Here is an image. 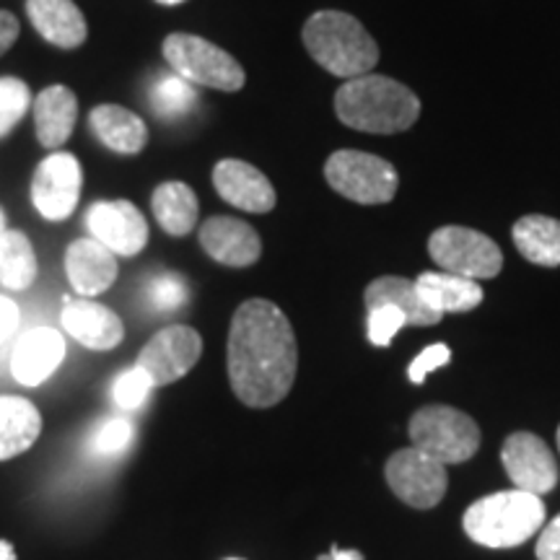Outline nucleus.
I'll list each match as a JSON object with an SVG mask.
<instances>
[{"mask_svg": "<svg viewBox=\"0 0 560 560\" xmlns=\"http://www.w3.org/2000/svg\"><path fill=\"white\" fill-rule=\"evenodd\" d=\"M229 382L249 408H272L296 380L299 348L289 317L268 299H249L234 312L226 342Z\"/></svg>", "mask_w": 560, "mask_h": 560, "instance_id": "1", "label": "nucleus"}, {"mask_svg": "<svg viewBox=\"0 0 560 560\" xmlns=\"http://www.w3.org/2000/svg\"><path fill=\"white\" fill-rule=\"evenodd\" d=\"M335 115L346 128L371 136H395L418 122L420 100L400 81L366 73L338 89Z\"/></svg>", "mask_w": 560, "mask_h": 560, "instance_id": "2", "label": "nucleus"}, {"mask_svg": "<svg viewBox=\"0 0 560 560\" xmlns=\"http://www.w3.org/2000/svg\"><path fill=\"white\" fill-rule=\"evenodd\" d=\"M301 39L312 60H317V66L338 79L350 81L374 73L380 62V47L374 37L350 13L317 11L306 19Z\"/></svg>", "mask_w": 560, "mask_h": 560, "instance_id": "3", "label": "nucleus"}, {"mask_svg": "<svg viewBox=\"0 0 560 560\" xmlns=\"http://www.w3.org/2000/svg\"><path fill=\"white\" fill-rule=\"evenodd\" d=\"M465 532L470 540L486 548H516L540 532L545 503L527 490H501L475 501L465 511Z\"/></svg>", "mask_w": 560, "mask_h": 560, "instance_id": "4", "label": "nucleus"}, {"mask_svg": "<svg viewBox=\"0 0 560 560\" xmlns=\"http://www.w3.org/2000/svg\"><path fill=\"white\" fill-rule=\"evenodd\" d=\"M164 60L172 70L195 86L215 91H240L247 83V73L240 60L213 42L195 37V34L174 32L164 39Z\"/></svg>", "mask_w": 560, "mask_h": 560, "instance_id": "5", "label": "nucleus"}, {"mask_svg": "<svg viewBox=\"0 0 560 560\" xmlns=\"http://www.w3.org/2000/svg\"><path fill=\"white\" fill-rule=\"evenodd\" d=\"M410 441L441 465H459L475 457L480 446L478 423L450 405H425L410 418Z\"/></svg>", "mask_w": 560, "mask_h": 560, "instance_id": "6", "label": "nucleus"}, {"mask_svg": "<svg viewBox=\"0 0 560 560\" xmlns=\"http://www.w3.org/2000/svg\"><path fill=\"white\" fill-rule=\"evenodd\" d=\"M325 179L342 198L359 202V206H384L397 195L395 166L382 156L363 151H335L325 161Z\"/></svg>", "mask_w": 560, "mask_h": 560, "instance_id": "7", "label": "nucleus"}, {"mask_svg": "<svg viewBox=\"0 0 560 560\" xmlns=\"http://www.w3.org/2000/svg\"><path fill=\"white\" fill-rule=\"evenodd\" d=\"M431 260L444 272L470 280L495 278L503 268V255L490 236L467 226H444L429 240Z\"/></svg>", "mask_w": 560, "mask_h": 560, "instance_id": "8", "label": "nucleus"}, {"mask_svg": "<svg viewBox=\"0 0 560 560\" xmlns=\"http://www.w3.org/2000/svg\"><path fill=\"white\" fill-rule=\"evenodd\" d=\"M384 475H387L389 488L395 490L397 499H402L412 509H433L444 499L446 486H450L446 465L416 446L392 454Z\"/></svg>", "mask_w": 560, "mask_h": 560, "instance_id": "9", "label": "nucleus"}, {"mask_svg": "<svg viewBox=\"0 0 560 560\" xmlns=\"http://www.w3.org/2000/svg\"><path fill=\"white\" fill-rule=\"evenodd\" d=\"M202 338L198 330L187 325H172L159 330L140 350L138 363L149 374L153 387H164L190 374V369L200 361Z\"/></svg>", "mask_w": 560, "mask_h": 560, "instance_id": "10", "label": "nucleus"}, {"mask_svg": "<svg viewBox=\"0 0 560 560\" xmlns=\"http://www.w3.org/2000/svg\"><path fill=\"white\" fill-rule=\"evenodd\" d=\"M81 190L83 170L73 153H50L34 172L32 200L47 221H66L79 206Z\"/></svg>", "mask_w": 560, "mask_h": 560, "instance_id": "11", "label": "nucleus"}, {"mask_svg": "<svg viewBox=\"0 0 560 560\" xmlns=\"http://www.w3.org/2000/svg\"><path fill=\"white\" fill-rule=\"evenodd\" d=\"M503 470L520 490L545 495L558 486V462L535 433H511L501 452Z\"/></svg>", "mask_w": 560, "mask_h": 560, "instance_id": "12", "label": "nucleus"}, {"mask_svg": "<svg viewBox=\"0 0 560 560\" xmlns=\"http://www.w3.org/2000/svg\"><path fill=\"white\" fill-rule=\"evenodd\" d=\"M91 236L122 257L138 255L149 244V223L130 200L94 202L86 213Z\"/></svg>", "mask_w": 560, "mask_h": 560, "instance_id": "13", "label": "nucleus"}, {"mask_svg": "<svg viewBox=\"0 0 560 560\" xmlns=\"http://www.w3.org/2000/svg\"><path fill=\"white\" fill-rule=\"evenodd\" d=\"M200 247L226 268H249L262 255L260 234L249 223L231 219V215H213L202 223Z\"/></svg>", "mask_w": 560, "mask_h": 560, "instance_id": "14", "label": "nucleus"}, {"mask_svg": "<svg viewBox=\"0 0 560 560\" xmlns=\"http://www.w3.org/2000/svg\"><path fill=\"white\" fill-rule=\"evenodd\" d=\"M213 187L229 206L247 213H270L276 208V190L270 179L240 159H223L213 170Z\"/></svg>", "mask_w": 560, "mask_h": 560, "instance_id": "15", "label": "nucleus"}, {"mask_svg": "<svg viewBox=\"0 0 560 560\" xmlns=\"http://www.w3.org/2000/svg\"><path fill=\"white\" fill-rule=\"evenodd\" d=\"M66 359V340L52 327H34L21 335L16 350H13L11 369L19 384L24 387H39L55 374Z\"/></svg>", "mask_w": 560, "mask_h": 560, "instance_id": "16", "label": "nucleus"}, {"mask_svg": "<svg viewBox=\"0 0 560 560\" xmlns=\"http://www.w3.org/2000/svg\"><path fill=\"white\" fill-rule=\"evenodd\" d=\"M62 327L73 335L81 346L91 350H112L125 338V325L109 306L96 304L86 299H66V312H62Z\"/></svg>", "mask_w": 560, "mask_h": 560, "instance_id": "17", "label": "nucleus"}, {"mask_svg": "<svg viewBox=\"0 0 560 560\" xmlns=\"http://www.w3.org/2000/svg\"><path fill=\"white\" fill-rule=\"evenodd\" d=\"M66 272L81 296H100L117 280V255L96 240H79L66 252Z\"/></svg>", "mask_w": 560, "mask_h": 560, "instance_id": "18", "label": "nucleus"}, {"mask_svg": "<svg viewBox=\"0 0 560 560\" xmlns=\"http://www.w3.org/2000/svg\"><path fill=\"white\" fill-rule=\"evenodd\" d=\"M26 16L39 37L60 50H75L89 37L86 19L73 0H26Z\"/></svg>", "mask_w": 560, "mask_h": 560, "instance_id": "19", "label": "nucleus"}, {"mask_svg": "<svg viewBox=\"0 0 560 560\" xmlns=\"http://www.w3.org/2000/svg\"><path fill=\"white\" fill-rule=\"evenodd\" d=\"M34 104V130L45 149H60L73 136L79 120V100L68 86H47Z\"/></svg>", "mask_w": 560, "mask_h": 560, "instance_id": "20", "label": "nucleus"}, {"mask_svg": "<svg viewBox=\"0 0 560 560\" xmlns=\"http://www.w3.org/2000/svg\"><path fill=\"white\" fill-rule=\"evenodd\" d=\"M89 125L94 136L107 145L109 151L136 156L149 143V128L136 112L120 107V104H100L91 109Z\"/></svg>", "mask_w": 560, "mask_h": 560, "instance_id": "21", "label": "nucleus"}, {"mask_svg": "<svg viewBox=\"0 0 560 560\" xmlns=\"http://www.w3.org/2000/svg\"><path fill=\"white\" fill-rule=\"evenodd\" d=\"M416 289L425 306L444 317L446 312L462 314L480 306L482 289L478 280L452 276V272H423L416 278Z\"/></svg>", "mask_w": 560, "mask_h": 560, "instance_id": "22", "label": "nucleus"}, {"mask_svg": "<svg viewBox=\"0 0 560 560\" xmlns=\"http://www.w3.org/2000/svg\"><path fill=\"white\" fill-rule=\"evenodd\" d=\"M42 433V416L24 397L0 395V462L32 450Z\"/></svg>", "mask_w": 560, "mask_h": 560, "instance_id": "23", "label": "nucleus"}, {"mask_svg": "<svg viewBox=\"0 0 560 560\" xmlns=\"http://www.w3.org/2000/svg\"><path fill=\"white\" fill-rule=\"evenodd\" d=\"M363 299H366V306H374V304L397 306V310L408 317V325L412 327H429V325H439L441 322V314L433 312L431 306H425V301L420 299L416 280H408L400 276L376 278L366 285Z\"/></svg>", "mask_w": 560, "mask_h": 560, "instance_id": "24", "label": "nucleus"}, {"mask_svg": "<svg viewBox=\"0 0 560 560\" xmlns=\"http://www.w3.org/2000/svg\"><path fill=\"white\" fill-rule=\"evenodd\" d=\"M151 208L159 226L170 236H187L198 226V195L185 182H164V185H159L153 190Z\"/></svg>", "mask_w": 560, "mask_h": 560, "instance_id": "25", "label": "nucleus"}, {"mask_svg": "<svg viewBox=\"0 0 560 560\" xmlns=\"http://www.w3.org/2000/svg\"><path fill=\"white\" fill-rule=\"evenodd\" d=\"M516 249L524 260L542 265V268H558L560 265V221L548 215H524L511 229Z\"/></svg>", "mask_w": 560, "mask_h": 560, "instance_id": "26", "label": "nucleus"}, {"mask_svg": "<svg viewBox=\"0 0 560 560\" xmlns=\"http://www.w3.org/2000/svg\"><path fill=\"white\" fill-rule=\"evenodd\" d=\"M37 278V255L24 231L0 234V283L11 291H26Z\"/></svg>", "mask_w": 560, "mask_h": 560, "instance_id": "27", "label": "nucleus"}, {"mask_svg": "<svg viewBox=\"0 0 560 560\" xmlns=\"http://www.w3.org/2000/svg\"><path fill=\"white\" fill-rule=\"evenodd\" d=\"M153 109H156V115L161 117H182L185 112L192 109V104L198 102V94H195L192 83L185 81L182 75H164V79H159L156 86H153Z\"/></svg>", "mask_w": 560, "mask_h": 560, "instance_id": "28", "label": "nucleus"}, {"mask_svg": "<svg viewBox=\"0 0 560 560\" xmlns=\"http://www.w3.org/2000/svg\"><path fill=\"white\" fill-rule=\"evenodd\" d=\"M32 102V91L26 86V81L13 79V75L0 79V140L24 120Z\"/></svg>", "mask_w": 560, "mask_h": 560, "instance_id": "29", "label": "nucleus"}, {"mask_svg": "<svg viewBox=\"0 0 560 560\" xmlns=\"http://www.w3.org/2000/svg\"><path fill=\"white\" fill-rule=\"evenodd\" d=\"M366 310H369V317H366L369 342H374V346L380 348L389 346V342L395 340V335L408 325V317L392 304H374V306H366Z\"/></svg>", "mask_w": 560, "mask_h": 560, "instance_id": "30", "label": "nucleus"}, {"mask_svg": "<svg viewBox=\"0 0 560 560\" xmlns=\"http://www.w3.org/2000/svg\"><path fill=\"white\" fill-rule=\"evenodd\" d=\"M187 280L177 272H159L149 280V301L156 310L177 312L182 304H187Z\"/></svg>", "mask_w": 560, "mask_h": 560, "instance_id": "31", "label": "nucleus"}, {"mask_svg": "<svg viewBox=\"0 0 560 560\" xmlns=\"http://www.w3.org/2000/svg\"><path fill=\"white\" fill-rule=\"evenodd\" d=\"M153 389V382L149 380L143 369L136 366L125 371L122 376H117L115 387H112V395H115V402L120 405L122 410H138L140 405L145 402L149 392Z\"/></svg>", "mask_w": 560, "mask_h": 560, "instance_id": "32", "label": "nucleus"}, {"mask_svg": "<svg viewBox=\"0 0 560 560\" xmlns=\"http://www.w3.org/2000/svg\"><path fill=\"white\" fill-rule=\"evenodd\" d=\"M130 439H132L130 420L115 418V420H109V423L104 425L100 433H96L94 450L100 454H120V452H125V446L130 444Z\"/></svg>", "mask_w": 560, "mask_h": 560, "instance_id": "33", "label": "nucleus"}, {"mask_svg": "<svg viewBox=\"0 0 560 560\" xmlns=\"http://www.w3.org/2000/svg\"><path fill=\"white\" fill-rule=\"evenodd\" d=\"M450 361H452V350L446 348L444 342H436V346H429L425 350H420V355L410 363V369H408L410 382L423 384L425 376H429L431 371L446 366Z\"/></svg>", "mask_w": 560, "mask_h": 560, "instance_id": "34", "label": "nucleus"}, {"mask_svg": "<svg viewBox=\"0 0 560 560\" xmlns=\"http://www.w3.org/2000/svg\"><path fill=\"white\" fill-rule=\"evenodd\" d=\"M535 552L540 560H560V514L552 522L545 524Z\"/></svg>", "mask_w": 560, "mask_h": 560, "instance_id": "35", "label": "nucleus"}, {"mask_svg": "<svg viewBox=\"0 0 560 560\" xmlns=\"http://www.w3.org/2000/svg\"><path fill=\"white\" fill-rule=\"evenodd\" d=\"M19 322H21L19 306L13 304L11 299L0 296V346H3V342L19 330Z\"/></svg>", "mask_w": 560, "mask_h": 560, "instance_id": "36", "label": "nucleus"}, {"mask_svg": "<svg viewBox=\"0 0 560 560\" xmlns=\"http://www.w3.org/2000/svg\"><path fill=\"white\" fill-rule=\"evenodd\" d=\"M19 39V19L11 11H0V55H5Z\"/></svg>", "mask_w": 560, "mask_h": 560, "instance_id": "37", "label": "nucleus"}, {"mask_svg": "<svg viewBox=\"0 0 560 560\" xmlns=\"http://www.w3.org/2000/svg\"><path fill=\"white\" fill-rule=\"evenodd\" d=\"M330 560H363V556L359 550H340V548H332L330 556H327Z\"/></svg>", "mask_w": 560, "mask_h": 560, "instance_id": "38", "label": "nucleus"}, {"mask_svg": "<svg viewBox=\"0 0 560 560\" xmlns=\"http://www.w3.org/2000/svg\"><path fill=\"white\" fill-rule=\"evenodd\" d=\"M0 560H16V552H13L11 545L3 540H0Z\"/></svg>", "mask_w": 560, "mask_h": 560, "instance_id": "39", "label": "nucleus"}, {"mask_svg": "<svg viewBox=\"0 0 560 560\" xmlns=\"http://www.w3.org/2000/svg\"><path fill=\"white\" fill-rule=\"evenodd\" d=\"M156 3H161V5H179V3H185V0H156Z\"/></svg>", "mask_w": 560, "mask_h": 560, "instance_id": "40", "label": "nucleus"}, {"mask_svg": "<svg viewBox=\"0 0 560 560\" xmlns=\"http://www.w3.org/2000/svg\"><path fill=\"white\" fill-rule=\"evenodd\" d=\"M5 231V213H3V208H0V234H3Z\"/></svg>", "mask_w": 560, "mask_h": 560, "instance_id": "41", "label": "nucleus"}, {"mask_svg": "<svg viewBox=\"0 0 560 560\" xmlns=\"http://www.w3.org/2000/svg\"><path fill=\"white\" fill-rule=\"evenodd\" d=\"M558 446H560V425H558Z\"/></svg>", "mask_w": 560, "mask_h": 560, "instance_id": "42", "label": "nucleus"}, {"mask_svg": "<svg viewBox=\"0 0 560 560\" xmlns=\"http://www.w3.org/2000/svg\"><path fill=\"white\" fill-rule=\"evenodd\" d=\"M319 560H330V558H327V556H322V558H319Z\"/></svg>", "mask_w": 560, "mask_h": 560, "instance_id": "43", "label": "nucleus"}, {"mask_svg": "<svg viewBox=\"0 0 560 560\" xmlns=\"http://www.w3.org/2000/svg\"><path fill=\"white\" fill-rule=\"evenodd\" d=\"M229 560H240V558H229Z\"/></svg>", "mask_w": 560, "mask_h": 560, "instance_id": "44", "label": "nucleus"}]
</instances>
